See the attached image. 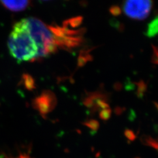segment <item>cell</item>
Listing matches in <instances>:
<instances>
[{
  "mask_svg": "<svg viewBox=\"0 0 158 158\" xmlns=\"http://www.w3.org/2000/svg\"><path fill=\"white\" fill-rule=\"evenodd\" d=\"M111 115V110L110 108L104 109L100 113V117L103 120H107L110 118Z\"/></svg>",
  "mask_w": 158,
  "mask_h": 158,
  "instance_id": "11",
  "label": "cell"
},
{
  "mask_svg": "<svg viewBox=\"0 0 158 158\" xmlns=\"http://www.w3.org/2000/svg\"><path fill=\"white\" fill-rule=\"evenodd\" d=\"M56 103L55 94L49 90L44 91L35 102L36 107L44 117L55 108Z\"/></svg>",
  "mask_w": 158,
  "mask_h": 158,
  "instance_id": "4",
  "label": "cell"
},
{
  "mask_svg": "<svg viewBox=\"0 0 158 158\" xmlns=\"http://www.w3.org/2000/svg\"><path fill=\"white\" fill-rule=\"evenodd\" d=\"M85 125L87 127H89V128H90L92 130H94V131L97 130V129L98 128V127H99V124H98V121H97L94 119H90V120L87 121V122L85 123Z\"/></svg>",
  "mask_w": 158,
  "mask_h": 158,
  "instance_id": "9",
  "label": "cell"
},
{
  "mask_svg": "<svg viewBox=\"0 0 158 158\" xmlns=\"http://www.w3.org/2000/svg\"><path fill=\"white\" fill-rule=\"evenodd\" d=\"M143 141H144V142L148 145H150L152 147H154V145H156V147H157V142L154 141V140L151 137H143Z\"/></svg>",
  "mask_w": 158,
  "mask_h": 158,
  "instance_id": "13",
  "label": "cell"
},
{
  "mask_svg": "<svg viewBox=\"0 0 158 158\" xmlns=\"http://www.w3.org/2000/svg\"><path fill=\"white\" fill-rule=\"evenodd\" d=\"M125 136L131 140H133L135 138L134 133L131 130H126L125 132Z\"/></svg>",
  "mask_w": 158,
  "mask_h": 158,
  "instance_id": "14",
  "label": "cell"
},
{
  "mask_svg": "<svg viewBox=\"0 0 158 158\" xmlns=\"http://www.w3.org/2000/svg\"><path fill=\"white\" fill-rule=\"evenodd\" d=\"M31 33L38 49V57H46L56 52L57 47L53 35L48 27L40 19L35 18H27Z\"/></svg>",
  "mask_w": 158,
  "mask_h": 158,
  "instance_id": "2",
  "label": "cell"
},
{
  "mask_svg": "<svg viewBox=\"0 0 158 158\" xmlns=\"http://www.w3.org/2000/svg\"><path fill=\"white\" fill-rule=\"evenodd\" d=\"M92 60L91 56L89 54L88 52L85 51L81 52L80 53L79 59H78V66L79 67H81L84 66L86 63L89 60Z\"/></svg>",
  "mask_w": 158,
  "mask_h": 158,
  "instance_id": "8",
  "label": "cell"
},
{
  "mask_svg": "<svg viewBox=\"0 0 158 158\" xmlns=\"http://www.w3.org/2000/svg\"><path fill=\"white\" fill-rule=\"evenodd\" d=\"M153 53H154V56H153L152 62L157 64V61H158V49L156 48V47L155 46H153Z\"/></svg>",
  "mask_w": 158,
  "mask_h": 158,
  "instance_id": "15",
  "label": "cell"
},
{
  "mask_svg": "<svg viewBox=\"0 0 158 158\" xmlns=\"http://www.w3.org/2000/svg\"><path fill=\"white\" fill-rule=\"evenodd\" d=\"M9 52L18 62H28L38 57V49L27 19L16 23L8 37Z\"/></svg>",
  "mask_w": 158,
  "mask_h": 158,
  "instance_id": "1",
  "label": "cell"
},
{
  "mask_svg": "<svg viewBox=\"0 0 158 158\" xmlns=\"http://www.w3.org/2000/svg\"><path fill=\"white\" fill-rule=\"evenodd\" d=\"M2 4L12 11H20L25 10L29 5L28 1H4Z\"/></svg>",
  "mask_w": 158,
  "mask_h": 158,
  "instance_id": "5",
  "label": "cell"
},
{
  "mask_svg": "<svg viewBox=\"0 0 158 158\" xmlns=\"http://www.w3.org/2000/svg\"><path fill=\"white\" fill-rule=\"evenodd\" d=\"M82 21H83V17H74L65 21L63 23V25H64L63 27L68 29H69L70 28H76L80 25Z\"/></svg>",
  "mask_w": 158,
  "mask_h": 158,
  "instance_id": "7",
  "label": "cell"
},
{
  "mask_svg": "<svg viewBox=\"0 0 158 158\" xmlns=\"http://www.w3.org/2000/svg\"><path fill=\"white\" fill-rule=\"evenodd\" d=\"M158 17L153 19L151 23H149L145 35L149 38H153L158 34Z\"/></svg>",
  "mask_w": 158,
  "mask_h": 158,
  "instance_id": "6",
  "label": "cell"
},
{
  "mask_svg": "<svg viewBox=\"0 0 158 158\" xmlns=\"http://www.w3.org/2000/svg\"><path fill=\"white\" fill-rule=\"evenodd\" d=\"M110 12L114 16H118L121 14V8L119 7L118 6H112L110 8Z\"/></svg>",
  "mask_w": 158,
  "mask_h": 158,
  "instance_id": "12",
  "label": "cell"
},
{
  "mask_svg": "<svg viewBox=\"0 0 158 158\" xmlns=\"http://www.w3.org/2000/svg\"><path fill=\"white\" fill-rule=\"evenodd\" d=\"M151 1H127L123 6L125 14L132 19L142 20L148 17L152 9Z\"/></svg>",
  "mask_w": 158,
  "mask_h": 158,
  "instance_id": "3",
  "label": "cell"
},
{
  "mask_svg": "<svg viewBox=\"0 0 158 158\" xmlns=\"http://www.w3.org/2000/svg\"><path fill=\"white\" fill-rule=\"evenodd\" d=\"M138 88L137 91V94L139 97H141L143 96L144 93L147 90V85H145V83L143 81H141L139 83H138Z\"/></svg>",
  "mask_w": 158,
  "mask_h": 158,
  "instance_id": "10",
  "label": "cell"
}]
</instances>
